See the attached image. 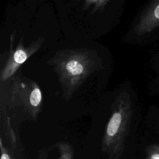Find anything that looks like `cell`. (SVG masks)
<instances>
[{"mask_svg": "<svg viewBox=\"0 0 159 159\" xmlns=\"http://www.w3.org/2000/svg\"><path fill=\"white\" fill-rule=\"evenodd\" d=\"M49 63L57 73L63 95L68 99L100 68L101 61L93 50L76 48L58 51Z\"/></svg>", "mask_w": 159, "mask_h": 159, "instance_id": "obj_1", "label": "cell"}, {"mask_svg": "<svg viewBox=\"0 0 159 159\" xmlns=\"http://www.w3.org/2000/svg\"><path fill=\"white\" fill-rule=\"evenodd\" d=\"M112 113L102 140V150L109 159H120L124 150L132 116L128 94L122 92L114 101Z\"/></svg>", "mask_w": 159, "mask_h": 159, "instance_id": "obj_2", "label": "cell"}, {"mask_svg": "<svg viewBox=\"0 0 159 159\" xmlns=\"http://www.w3.org/2000/svg\"><path fill=\"white\" fill-rule=\"evenodd\" d=\"M12 89V102L32 119H36L42 104V94L38 84L34 81L24 83L17 81L14 83Z\"/></svg>", "mask_w": 159, "mask_h": 159, "instance_id": "obj_3", "label": "cell"}, {"mask_svg": "<svg viewBox=\"0 0 159 159\" xmlns=\"http://www.w3.org/2000/svg\"><path fill=\"white\" fill-rule=\"evenodd\" d=\"M43 41V37H39L25 47L23 45V41L21 40L14 50L12 49V42L9 54L1 71V81L5 82L10 78L20 66L41 47Z\"/></svg>", "mask_w": 159, "mask_h": 159, "instance_id": "obj_4", "label": "cell"}, {"mask_svg": "<svg viewBox=\"0 0 159 159\" xmlns=\"http://www.w3.org/2000/svg\"><path fill=\"white\" fill-rule=\"evenodd\" d=\"M158 23H159V3L142 17L136 27V31L139 33L148 32Z\"/></svg>", "mask_w": 159, "mask_h": 159, "instance_id": "obj_5", "label": "cell"}, {"mask_svg": "<svg viewBox=\"0 0 159 159\" xmlns=\"http://www.w3.org/2000/svg\"><path fill=\"white\" fill-rule=\"evenodd\" d=\"M59 156L57 159H73L74 150L73 147L67 142H60L56 144Z\"/></svg>", "mask_w": 159, "mask_h": 159, "instance_id": "obj_6", "label": "cell"}, {"mask_svg": "<svg viewBox=\"0 0 159 159\" xmlns=\"http://www.w3.org/2000/svg\"><path fill=\"white\" fill-rule=\"evenodd\" d=\"M109 2V1H85L84 8V9H87L89 7H93L92 13L98 11H101L104 9L106 4Z\"/></svg>", "mask_w": 159, "mask_h": 159, "instance_id": "obj_7", "label": "cell"}, {"mask_svg": "<svg viewBox=\"0 0 159 159\" xmlns=\"http://www.w3.org/2000/svg\"><path fill=\"white\" fill-rule=\"evenodd\" d=\"M145 159H159V144L148 146L145 150Z\"/></svg>", "mask_w": 159, "mask_h": 159, "instance_id": "obj_8", "label": "cell"}, {"mask_svg": "<svg viewBox=\"0 0 159 159\" xmlns=\"http://www.w3.org/2000/svg\"><path fill=\"white\" fill-rule=\"evenodd\" d=\"M0 146H1V159H11L9 155L7 153V152L6 149L4 147V146L2 145L1 139V140H0Z\"/></svg>", "mask_w": 159, "mask_h": 159, "instance_id": "obj_9", "label": "cell"}]
</instances>
